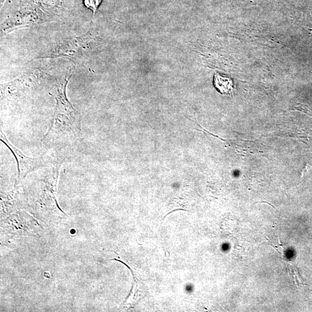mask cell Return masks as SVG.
<instances>
[{
	"label": "cell",
	"instance_id": "cell-4",
	"mask_svg": "<svg viewBox=\"0 0 312 312\" xmlns=\"http://www.w3.org/2000/svg\"><path fill=\"white\" fill-rule=\"evenodd\" d=\"M102 2V0H84V3L87 8L90 10L95 14L96 10Z\"/></svg>",
	"mask_w": 312,
	"mask_h": 312
},
{
	"label": "cell",
	"instance_id": "cell-2",
	"mask_svg": "<svg viewBox=\"0 0 312 312\" xmlns=\"http://www.w3.org/2000/svg\"><path fill=\"white\" fill-rule=\"evenodd\" d=\"M0 140L8 147L14 154V158H16L18 172V180L24 179L29 173L42 167L46 166L50 164L48 159L44 157L32 158L24 155L9 142L2 130Z\"/></svg>",
	"mask_w": 312,
	"mask_h": 312
},
{
	"label": "cell",
	"instance_id": "cell-1",
	"mask_svg": "<svg viewBox=\"0 0 312 312\" xmlns=\"http://www.w3.org/2000/svg\"><path fill=\"white\" fill-rule=\"evenodd\" d=\"M68 80L57 83L56 106L50 127L42 140L43 146L58 152L75 144L80 138V118L66 96Z\"/></svg>",
	"mask_w": 312,
	"mask_h": 312
},
{
	"label": "cell",
	"instance_id": "cell-3",
	"mask_svg": "<svg viewBox=\"0 0 312 312\" xmlns=\"http://www.w3.org/2000/svg\"><path fill=\"white\" fill-rule=\"evenodd\" d=\"M214 85L216 90L222 94H231L234 90V84L230 78L222 76L215 73Z\"/></svg>",
	"mask_w": 312,
	"mask_h": 312
}]
</instances>
